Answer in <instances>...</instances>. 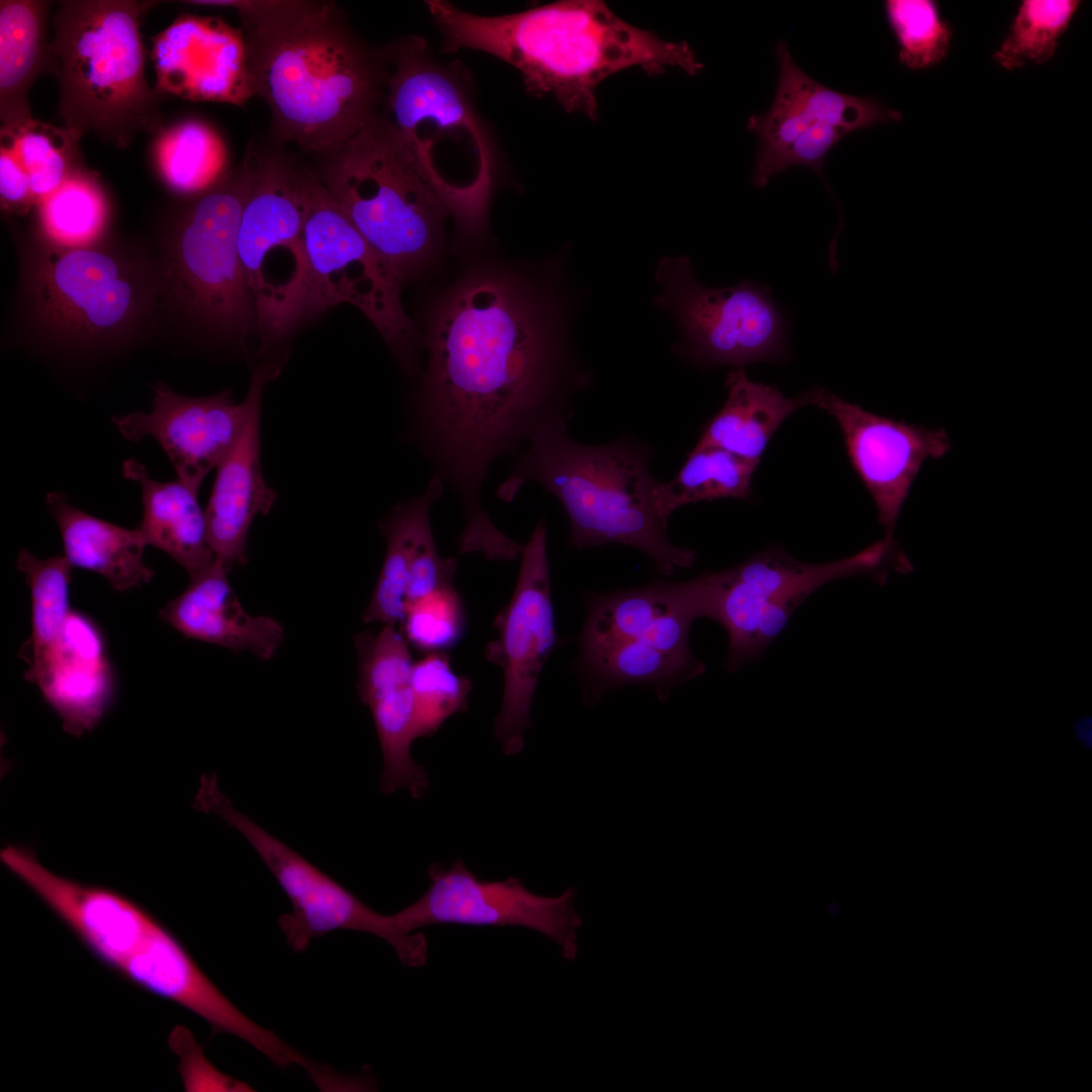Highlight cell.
<instances>
[{
    "instance_id": "obj_1",
    "label": "cell",
    "mask_w": 1092,
    "mask_h": 1092,
    "mask_svg": "<svg viewBox=\"0 0 1092 1092\" xmlns=\"http://www.w3.org/2000/svg\"><path fill=\"white\" fill-rule=\"evenodd\" d=\"M556 321L528 281L485 269L461 280L434 313L408 437L458 495L466 542L497 532L481 505L492 463L517 455L544 423L568 421L572 397L590 386Z\"/></svg>"
},
{
    "instance_id": "obj_2",
    "label": "cell",
    "mask_w": 1092,
    "mask_h": 1092,
    "mask_svg": "<svg viewBox=\"0 0 1092 1092\" xmlns=\"http://www.w3.org/2000/svg\"><path fill=\"white\" fill-rule=\"evenodd\" d=\"M246 38L254 95L277 139L322 156L376 115L384 57L354 35L332 2L228 0Z\"/></svg>"
},
{
    "instance_id": "obj_3",
    "label": "cell",
    "mask_w": 1092,
    "mask_h": 1092,
    "mask_svg": "<svg viewBox=\"0 0 1092 1092\" xmlns=\"http://www.w3.org/2000/svg\"><path fill=\"white\" fill-rule=\"evenodd\" d=\"M427 6L447 52L488 53L521 72L528 93L552 94L566 111L590 119L599 115L596 88L613 74L633 67L648 75L703 69L687 42L633 26L600 0H563L503 16L468 13L441 0Z\"/></svg>"
},
{
    "instance_id": "obj_4",
    "label": "cell",
    "mask_w": 1092,
    "mask_h": 1092,
    "mask_svg": "<svg viewBox=\"0 0 1092 1092\" xmlns=\"http://www.w3.org/2000/svg\"><path fill=\"white\" fill-rule=\"evenodd\" d=\"M1 862L27 886L104 965L140 988L205 1020L212 1034L246 1041L279 1068L297 1050L244 1014L195 963L181 941L126 896L46 868L23 845H6Z\"/></svg>"
},
{
    "instance_id": "obj_5",
    "label": "cell",
    "mask_w": 1092,
    "mask_h": 1092,
    "mask_svg": "<svg viewBox=\"0 0 1092 1092\" xmlns=\"http://www.w3.org/2000/svg\"><path fill=\"white\" fill-rule=\"evenodd\" d=\"M655 451L644 441L624 435L605 444H583L568 434L567 420L555 419L536 429L496 489L511 503L533 481L553 494L569 521L568 546L574 549L622 544L649 556L659 574L689 568L694 550L680 547L667 534L654 503L658 481L651 472Z\"/></svg>"
},
{
    "instance_id": "obj_6",
    "label": "cell",
    "mask_w": 1092,
    "mask_h": 1092,
    "mask_svg": "<svg viewBox=\"0 0 1092 1092\" xmlns=\"http://www.w3.org/2000/svg\"><path fill=\"white\" fill-rule=\"evenodd\" d=\"M22 280L28 328L43 348L72 357L128 345L161 298L158 264L99 242L62 247L39 239Z\"/></svg>"
},
{
    "instance_id": "obj_7",
    "label": "cell",
    "mask_w": 1092,
    "mask_h": 1092,
    "mask_svg": "<svg viewBox=\"0 0 1092 1092\" xmlns=\"http://www.w3.org/2000/svg\"><path fill=\"white\" fill-rule=\"evenodd\" d=\"M156 1L66 0L54 16L51 51L60 79L59 114L81 139L94 133L126 148L163 126L162 94L150 87L140 25Z\"/></svg>"
},
{
    "instance_id": "obj_8",
    "label": "cell",
    "mask_w": 1092,
    "mask_h": 1092,
    "mask_svg": "<svg viewBox=\"0 0 1092 1092\" xmlns=\"http://www.w3.org/2000/svg\"><path fill=\"white\" fill-rule=\"evenodd\" d=\"M385 118L463 237L484 225L493 180L489 142L460 81L410 39L383 54Z\"/></svg>"
},
{
    "instance_id": "obj_9",
    "label": "cell",
    "mask_w": 1092,
    "mask_h": 1092,
    "mask_svg": "<svg viewBox=\"0 0 1092 1092\" xmlns=\"http://www.w3.org/2000/svg\"><path fill=\"white\" fill-rule=\"evenodd\" d=\"M317 157L320 181L400 285L434 258L447 210L385 116Z\"/></svg>"
},
{
    "instance_id": "obj_10",
    "label": "cell",
    "mask_w": 1092,
    "mask_h": 1092,
    "mask_svg": "<svg viewBox=\"0 0 1092 1092\" xmlns=\"http://www.w3.org/2000/svg\"><path fill=\"white\" fill-rule=\"evenodd\" d=\"M256 147L244 160L190 202L165 238L158 264L161 297L214 334L235 336L257 326L244 276L238 237L252 189Z\"/></svg>"
},
{
    "instance_id": "obj_11",
    "label": "cell",
    "mask_w": 1092,
    "mask_h": 1092,
    "mask_svg": "<svg viewBox=\"0 0 1092 1092\" xmlns=\"http://www.w3.org/2000/svg\"><path fill=\"white\" fill-rule=\"evenodd\" d=\"M310 173L280 150L256 147L255 178L241 216L238 250L265 341L281 337L297 323L306 275Z\"/></svg>"
},
{
    "instance_id": "obj_12",
    "label": "cell",
    "mask_w": 1092,
    "mask_h": 1092,
    "mask_svg": "<svg viewBox=\"0 0 1092 1092\" xmlns=\"http://www.w3.org/2000/svg\"><path fill=\"white\" fill-rule=\"evenodd\" d=\"M895 546L881 539L866 549L821 564L801 562L771 548L731 568L707 572V616L728 633L726 668L736 671L763 652L795 610L823 584L846 576H885L896 568Z\"/></svg>"
},
{
    "instance_id": "obj_13",
    "label": "cell",
    "mask_w": 1092,
    "mask_h": 1092,
    "mask_svg": "<svg viewBox=\"0 0 1092 1092\" xmlns=\"http://www.w3.org/2000/svg\"><path fill=\"white\" fill-rule=\"evenodd\" d=\"M306 275L297 322L350 303L377 328L403 367L415 373V331L399 299L400 284L311 172L304 224Z\"/></svg>"
},
{
    "instance_id": "obj_14",
    "label": "cell",
    "mask_w": 1092,
    "mask_h": 1092,
    "mask_svg": "<svg viewBox=\"0 0 1092 1092\" xmlns=\"http://www.w3.org/2000/svg\"><path fill=\"white\" fill-rule=\"evenodd\" d=\"M655 277L656 305L678 325L681 339L672 351L681 359L704 368L787 360L788 322L767 286L752 281L705 286L686 256L662 258Z\"/></svg>"
},
{
    "instance_id": "obj_15",
    "label": "cell",
    "mask_w": 1092,
    "mask_h": 1092,
    "mask_svg": "<svg viewBox=\"0 0 1092 1092\" xmlns=\"http://www.w3.org/2000/svg\"><path fill=\"white\" fill-rule=\"evenodd\" d=\"M197 809L219 816L238 830L273 875L291 903V911L281 915L278 924L295 951L306 950L314 938L344 929L383 939L406 967L421 968L426 964L428 941L423 933H407L400 927L395 913L386 915L370 908L239 811L217 783L208 784L201 790Z\"/></svg>"
},
{
    "instance_id": "obj_16",
    "label": "cell",
    "mask_w": 1092,
    "mask_h": 1092,
    "mask_svg": "<svg viewBox=\"0 0 1092 1092\" xmlns=\"http://www.w3.org/2000/svg\"><path fill=\"white\" fill-rule=\"evenodd\" d=\"M521 558L512 599L494 621L497 637L484 652L504 671L493 734L506 755L517 754L525 746V733L533 726L531 706L537 684L557 642L544 519L523 546Z\"/></svg>"
},
{
    "instance_id": "obj_17",
    "label": "cell",
    "mask_w": 1092,
    "mask_h": 1092,
    "mask_svg": "<svg viewBox=\"0 0 1092 1092\" xmlns=\"http://www.w3.org/2000/svg\"><path fill=\"white\" fill-rule=\"evenodd\" d=\"M427 874L425 893L395 912L405 932L434 924L521 926L552 939L564 959L576 957L581 920L574 907L575 888L568 887L555 897L541 896L514 877L482 880L462 859L449 867L433 862Z\"/></svg>"
},
{
    "instance_id": "obj_18",
    "label": "cell",
    "mask_w": 1092,
    "mask_h": 1092,
    "mask_svg": "<svg viewBox=\"0 0 1092 1092\" xmlns=\"http://www.w3.org/2000/svg\"><path fill=\"white\" fill-rule=\"evenodd\" d=\"M811 389L812 405L839 426L849 461L877 507L885 538L894 539L900 512L923 463L950 450L947 433L873 414L822 387Z\"/></svg>"
},
{
    "instance_id": "obj_19",
    "label": "cell",
    "mask_w": 1092,
    "mask_h": 1092,
    "mask_svg": "<svg viewBox=\"0 0 1092 1092\" xmlns=\"http://www.w3.org/2000/svg\"><path fill=\"white\" fill-rule=\"evenodd\" d=\"M358 657V696L373 718L383 757L379 789L390 796L405 789L415 799L429 788V774L412 756L418 739L416 701L412 686L408 642L395 626L355 636Z\"/></svg>"
},
{
    "instance_id": "obj_20",
    "label": "cell",
    "mask_w": 1092,
    "mask_h": 1092,
    "mask_svg": "<svg viewBox=\"0 0 1092 1092\" xmlns=\"http://www.w3.org/2000/svg\"><path fill=\"white\" fill-rule=\"evenodd\" d=\"M149 412L112 417L118 432L131 442L145 437L163 448L178 480L198 491L237 440L247 401L237 403L229 390L210 396H186L157 382Z\"/></svg>"
},
{
    "instance_id": "obj_21",
    "label": "cell",
    "mask_w": 1092,
    "mask_h": 1092,
    "mask_svg": "<svg viewBox=\"0 0 1092 1092\" xmlns=\"http://www.w3.org/2000/svg\"><path fill=\"white\" fill-rule=\"evenodd\" d=\"M151 41L161 94L235 105L254 96L243 29L213 16L181 14Z\"/></svg>"
},
{
    "instance_id": "obj_22",
    "label": "cell",
    "mask_w": 1092,
    "mask_h": 1092,
    "mask_svg": "<svg viewBox=\"0 0 1092 1092\" xmlns=\"http://www.w3.org/2000/svg\"><path fill=\"white\" fill-rule=\"evenodd\" d=\"M780 66L778 87L769 109L749 117L747 128L759 139L753 184L763 188L772 177L780 155L800 135L822 124H838L850 131L898 121L901 112L873 97L832 90L809 77L794 61L788 46H777Z\"/></svg>"
},
{
    "instance_id": "obj_23",
    "label": "cell",
    "mask_w": 1092,
    "mask_h": 1092,
    "mask_svg": "<svg viewBox=\"0 0 1092 1092\" xmlns=\"http://www.w3.org/2000/svg\"><path fill=\"white\" fill-rule=\"evenodd\" d=\"M280 369L279 363H265L254 370L243 428L216 467L205 510L209 546L214 557L230 566L247 564L251 524L257 515H267L277 497L261 466V399L266 383Z\"/></svg>"
},
{
    "instance_id": "obj_24",
    "label": "cell",
    "mask_w": 1092,
    "mask_h": 1092,
    "mask_svg": "<svg viewBox=\"0 0 1092 1092\" xmlns=\"http://www.w3.org/2000/svg\"><path fill=\"white\" fill-rule=\"evenodd\" d=\"M703 573L687 581L657 580L639 587L585 594L580 641L629 640L678 655H693L690 630L707 616Z\"/></svg>"
},
{
    "instance_id": "obj_25",
    "label": "cell",
    "mask_w": 1092,
    "mask_h": 1092,
    "mask_svg": "<svg viewBox=\"0 0 1092 1092\" xmlns=\"http://www.w3.org/2000/svg\"><path fill=\"white\" fill-rule=\"evenodd\" d=\"M69 734L92 730L114 692L102 635L85 615L71 611L44 670L34 680Z\"/></svg>"
},
{
    "instance_id": "obj_26",
    "label": "cell",
    "mask_w": 1092,
    "mask_h": 1092,
    "mask_svg": "<svg viewBox=\"0 0 1092 1092\" xmlns=\"http://www.w3.org/2000/svg\"><path fill=\"white\" fill-rule=\"evenodd\" d=\"M231 566L215 558L204 571L191 577L188 587L170 601L160 616L187 638L249 650L263 660L280 647L284 630L270 616L248 614L228 579Z\"/></svg>"
},
{
    "instance_id": "obj_27",
    "label": "cell",
    "mask_w": 1092,
    "mask_h": 1092,
    "mask_svg": "<svg viewBox=\"0 0 1092 1092\" xmlns=\"http://www.w3.org/2000/svg\"><path fill=\"white\" fill-rule=\"evenodd\" d=\"M122 474L141 488L143 517L138 528L148 544L168 554L190 577L207 569L215 557L209 546L198 491L178 479L166 482L154 479L135 458L124 460Z\"/></svg>"
},
{
    "instance_id": "obj_28",
    "label": "cell",
    "mask_w": 1092,
    "mask_h": 1092,
    "mask_svg": "<svg viewBox=\"0 0 1092 1092\" xmlns=\"http://www.w3.org/2000/svg\"><path fill=\"white\" fill-rule=\"evenodd\" d=\"M46 504L73 566L104 576L119 592L151 581L154 571L144 561L148 541L138 527L126 529L91 516L69 504L63 492H49Z\"/></svg>"
},
{
    "instance_id": "obj_29",
    "label": "cell",
    "mask_w": 1092,
    "mask_h": 1092,
    "mask_svg": "<svg viewBox=\"0 0 1092 1092\" xmlns=\"http://www.w3.org/2000/svg\"><path fill=\"white\" fill-rule=\"evenodd\" d=\"M727 398L706 425L696 447H716L755 465L782 424L797 410L812 405L809 388L797 397L777 386L751 380L743 367L726 376Z\"/></svg>"
},
{
    "instance_id": "obj_30",
    "label": "cell",
    "mask_w": 1092,
    "mask_h": 1092,
    "mask_svg": "<svg viewBox=\"0 0 1092 1092\" xmlns=\"http://www.w3.org/2000/svg\"><path fill=\"white\" fill-rule=\"evenodd\" d=\"M574 667L587 706L597 704L607 692L630 685L651 687L665 702L673 688L705 671V664L694 655L629 640L580 641Z\"/></svg>"
},
{
    "instance_id": "obj_31",
    "label": "cell",
    "mask_w": 1092,
    "mask_h": 1092,
    "mask_svg": "<svg viewBox=\"0 0 1092 1092\" xmlns=\"http://www.w3.org/2000/svg\"><path fill=\"white\" fill-rule=\"evenodd\" d=\"M52 2L0 1V119L12 126L31 119L28 92L36 78L56 60L47 38Z\"/></svg>"
},
{
    "instance_id": "obj_32",
    "label": "cell",
    "mask_w": 1092,
    "mask_h": 1092,
    "mask_svg": "<svg viewBox=\"0 0 1092 1092\" xmlns=\"http://www.w3.org/2000/svg\"><path fill=\"white\" fill-rule=\"evenodd\" d=\"M444 487L443 480L433 475L421 495L398 503L379 523L386 551L370 602L363 612L365 623L401 624L414 549L422 531L431 525L432 507Z\"/></svg>"
},
{
    "instance_id": "obj_33",
    "label": "cell",
    "mask_w": 1092,
    "mask_h": 1092,
    "mask_svg": "<svg viewBox=\"0 0 1092 1092\" xmlns=\"http://www.w3.org/2000/svg\"><path fill=\"white\" fill-rule=\"evenodd\" d=\"M157 133L155 164L160 177L176 194L197 196L230 170L225 144L209 124L190 118Z\"/></svg>"
},
{
    "instance_id": "obj_34",
    "label": "cell",
    "mask_w": 1092,
    "mask_h": 1092,
    "mask_svg": "<svg viewBox=\"0 0 1092 1092\" xmlns=\"http://www.w3.org/2000/svg\"><path fill=\"white\" fill-rule=\"evenodd\" d=\"M756 467L726 450L695 446L674 478L657 481L655 508L668 522L675 511L690 504L729 497L745 499L751 493Z\"/></svg>"
},
{
    "instance_id": "obj_35",
    "label": "cell",
    "mask_w": 1092,
    "mask_h": 1092,
    "mask_svg": "<svg viewBox=\"0 0 1092 1092\" xmlns=\"http://www.w3.org/2000/svg\"><path fill=\"white\" fill-rule=\"evenodd\" d=\"M40 239L62 247L98 243L109 221V201L98 176L84 165L37 205Z\"/></svg>"
},
{
    "instance_id": "obj_36",
    "label": "cell",
    "mask_w": 1092,
    "mask_h": 1092,
    "mask_svg": "<svg viewBox=\"0 0 1092 1092\" xmlns=\"http://www.w3.org/2000/svg\"><path fill=\"white\" fill-rule=\"evenodd\" d=\"M16 565L24 573L31 594L32 661L25 676L33 682L54 653L71 612L73 565L65 555L39 559L28 550L19 552Z\"/></svg>"
},
{
    "instance_id": "obj_37",
    "label": "cell",
    "mask_w": 1092,
    "mask_h": 1092,
    "mask_svg": "<svg viewBox=\"0 0 1092 1092\" xmlns=\"http://www.w3.org/2000/svg\"><path fill=\"white\" fill-rule=\"evenodd\" d=\"M79 140L64 126L33 118L12 126L1 125L0 146L13 154L26 175L34 205L83 165Z\"/></svg>"
},
{
    "instance_id": "obj_38",
    "label": "cell",
    "mask_w": 1092,
    "mask_h": 1092,
    "mask_svg": "<svg viewBox=\"0 0 1092 1092\" xmlns=\"http://www.w3.org/2000/svg\"><path fill=\"white\" fill-rule=\"evenodd\" d=\"M1080 6L1077 0L1021 1L993 60L1008 71L1048 62Z\"/></svg>"
},
{
    "instance_id": "obj_39",
    "label": "cell",
    "mask_w": 1092,
    "mask_h": 1092,
    "mask_svg": "<svg viewBox=\"0 0 1092 1092\" xmlns=\"http://www.w3.org/2000/svg\"><path fill=\"white\" fill-rule=\"evenodd\" d=\"M887 19L898 47L899 61L912 70H924L942 62L948 53L951 24L932 0H888Z\"/></svg>"
},
{
    "instance_id": "obj_40",
    "label": "cell",
    "mask_w": 1092,
    "mask_h": 1092,
    "mask_svg": "<svg viewBox=\"0 0 1092 1092\" xmlns=\"http://www.w3.org/2000/svg\"><path fill=\"white\" fill-rule=\"evenodd\" d=\"M412 686L418 737H430L453 715L466 711L471 682L457 674L446 652L426 653L414 661Z\"/></svg>"
},
{
    "instance_id": "obj_41",
    "label": "cell",
    "mask_w": 1092,
    "mask_h": 1092,
    "mask_svg": "<svg viewBox=\"0 0 1092 1092\" xmlns=\"http://www.w3.org/2000/svg\"><path fill=\"white\" fill-rule=\"evenodd\" d=\"M401 630L408 644L425 653L446 652L466 626L462 600L450 585L405 605Z\"/></svg>"
},
{
    "instance_id": "obj_42",
    "label": "cell",
    "mask_w": 1092,
    "mask_h": 1092,
    "mask_svg": "<svg viewBox=\"0 0 1092 1092\" xmlns=\"http://www.w3.org/2000/svg\"><path fill=\"white\" fill-rule=\"evenodd\" d=\"M170 1046L180 1059L178 1071L185 1091H254L248 1083L217 1070L204 1056L193 1034L185 1027L176 1026L173 1029Z\"/></svg>"
},
{
    "instance_id": "obj_43",
    "label": "cell",
    "mask_w": 1092,
    "mask_h": 1092,
    "mask_svg": "<svg viewBox=\"0 0 1092 1092\" xmlns=\"http://www.w3.org/2000/svg\"><path fill=\"white\" fill-rule=\"evenodd\" d=\"M456 568L455 559L439 554L431 525L426 527L419 536L411 560L405 605L453 585Z\"/></svg>"
},
{
    "instance_id": "obj_44",
    "label": "cell",
    "mask_w": 1092,
    "mask_h": 1092,
    "mask_svg": "<svg viewBox=\"0 0 1092 1092\" xmlns=\"http://www.w3.org/2000/svg\"><path fill=\"white\" fill-rule=\"evenodd\" d=\"M851 131L838 124H822L797 138L777 159L772 176L792 166L814 170L823 180V165L828 152Z\"/></svg>"
},
{
    "instance_id": "obj_45",
    "label": "cell",
    "mask_w": 1092,
    "mask_h": 1092,
    "mask_svg": "<svg viewBox=\"0 0 1092 1092\" xmlns=\"http://www.w3.org/2000/svg\"><path fill=\"white\" fill-rule=\"evenodd\" d=\"M0 197L3 209L24 213L34 205L29 182L13 154L0 146Z\"/></svg>"
},
{
    "instance_id": "obj_46",
    "label": "cell",
    "mask_w": 1092,
    "mask_h": 1092,
    "mask_svg": "<svg viewBox=\"0 0 1092 1092\" xmlns=\"http://www.w3.org/2000/svg\"><path fill=\"white\" fill-rule=\"evenodd\" d=\"M1078 732H1079V737L1084 741L1085 744H1088V739L1090 740V736H1091V734H1090V725L1088 727V720H1085V721H1082V722L1079 723Z\"/></svg>"
}]
</instances>
